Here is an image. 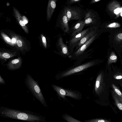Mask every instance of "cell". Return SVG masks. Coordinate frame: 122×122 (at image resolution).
Masks as SVG:
<instances>
[{
    "instance_id": "6da1fadb",
    "label": "cell",
    "mask_w": 122,
    "mask_h": 122,
    "mask_svg": "<svg viewBox=\"0 0 122 122\" xmlns=\"http://www.w3.org/2000/svg\"><path fill=\"white\" fill-rule=\"evenodd\" d=\"M1 113L6 117L29 122H38L41 120L39 116L10 108L4 109Z\"/></svg>"
},
{
    "instance_id": "7a4b0ae2",
    "label": "cell",
    "mask_w": 122,
    "mask_h": 122,
    "mask_svg": "<svg viewBox=\"0 0 122 122\" xmlns=\"http://www.w3.org/2000/svg\"><path fill=\"white\" fill-rule=\"evenodd\" d=\"M25 83L28 89L34 96L44 105L45 101L40 88L37 81L31 75L27 74L25 79Z\"/></svg>"
},
{
    "instance_id": "3957f363",
    "label": "cell",
    "mask_w": 122,
    "mask_h": 122,
    "mask_svg": "<svg viewBox=\"0 0 122 122\" xmlns=\"http://www.w3.org/2000/svg\"><path fill=\"white\" fill-rule=\"evenodd\" d=\"M67 16L68 22L73 20L84 19L85 10L76 5H66L63 8Z\"/></svg>"
},
{
    "instance_id": "277c9868",
    "label": "cell",
    "mask_w": 122,
    "mask_h": 122,
    "mask_svg": "<svg viewBox=\"0 0 122 122\" xmlns=\"http://www.w3.org/2000/svg\"><path fill=\"white\" fill-rule=\"evenodd\" d=\"M85 12L84 27L86 25L97 27L98 16L97 12L93 9L86 8L85 10Z\"/></svg>"
},
{
    "instance_id": "5b68a950",
    "label": "cell",
    "mask_w": 122,
    "mask_h": 122,
    "mask_svg": "<svg viewBox=\"0 0 122 122\" xmlns=\"http://www.w3.org/2000/svg\"><path fill=\"white\" fill-rule=\"evenodd\" d=\"M91 27L82 30L78 34L70 37L68 42V48L70 55H72L74 48L76 46L82 37L87 33Z\"/></svg>"
},
{
    "instance_id": "8992f818",
    "label": "cell",
    "mask_w": 122,
    "mask_h": 122,
    "mask_svg": "<svg viewBox=\"0 0 122 122\" xmlns=\"http://www.w3.org/2000/svg\"><path fill=\"white\" fill-rule=\"evenodd\" d=\"M57 23L58 27L60 28L64 33L69 34L70 28L69 26L68 19L63 8L59 14Z\"/></svg>"
},
{
    "instance_id": "52a82bcc",
    "label": "cell",
    "mask_w": 122,
    "mask_h": 122,
    "mask_svg": "<svg viewBox=\"0 0 122 122\" xmlns=\"http://www.w3.org/2000/svg\"><path fill=\"white\" fill-rule=\"evenodd\" d=\"M52 85L58 95L62 98L65 99V97L68 96L75 99H79V95L78 94L71 91L63 89L54 85L52 84Z\"/></svg>"
},
{
    "instance_id": "ba28073f",
    "label": "cell",
    "mask_w": 122,
    "mask_h": 122,
    "mask_svg": "<svg viewBox=\"0 0 122 122\" xmlns=\"http://www.w3.org/2000/svg\"><path fill=\"white\" fill-rule=\"evenodd\" d=\"M97 27H91L89 31L82 37L76 46L75 50L74 52L78 50L83 44L97 33Z\"/></svg>"
},
{
    "instance_id": "9c48e42d",
    "label": "cell",
    "mask_w": 122,
    "mask_h": 122,
    "mask_svg": "<svg viewBox=\"0 0 122 122\" xmlns=\"http://www.w3.org/2000/svg\"><path fill=\"white\" fill-rule=\"evenodd\" d=\"M84 19L77 20L73 23L70 29L69 34L72 37L80 32L84 27Z\"/></svg>"
},
{
    "instance_id": "30bf717a",
    "label": "cell",
    "mask_w": 122,
    "mask_h": 122,
    "mask_svg": "<svg viewBox=\"0 0 122 122\" xmlns=\"http://www.w3.org/2000/svg\"><path fill=\"white\" fill-rule=\"evenodd\" d=\"M94 64V62L92 61L86 63L64 72L62 74L61 76V77H63L81 71L92 66Z\"/></svg>"
},
{
    "instance_id": "8fae6325",
    "label": "cell",
    "mask_w": 122,
    "mask_h": 122,
    "mask_svg": "<svg viewBox=\"0 0 122 122\" xmlns=\"http://www.w3.org/2000/svg\"><path fill=\"white\" fill-rule=\"evenodd\" d=\"M97 36V33L93 37L83 44L78 50L73 54L75 56L81 55L84 53L87 48L96 39Z\"/></svg>"
},
{
    "instance_id": "7c38bea8",
    "label": "cell",
    "mask_w": 122,
    "mask_h": 122,
    "mask_svg": "<svg viewBox=\"0 0 122 122\" xmlns=\"http://www.w3.org/2000/svg\"><path fill=\"white\" fill-rule=\"evenodd\" d=\"M22 62V59L20 57L9 61L7 64V67L9 70L13 71L20 68Z\"/></svg>"
},
{
    "instance_id": "4fadbf2b",
    "label": "cell",
    "mask_w": 122,
    "mask_h": 122,
    "mask_svg": "<svg viewBox=\"0 0 122 122\" xmlns=\"http://www.w3.org/2000/svg\"><path fill=\"white\" fill-rule=\"evenodd\" d=\"M57 45L61 53L65 55H70L68 47L64 43L63 38L61 36H59L58 38Z\"/></svg>"
},
{
    "instance_id": "5bb4252c",
    "label": "cell",
    "mask_w": 122,
    "mask_h": 122,
    "mask_svg": "<svg viewBox=\"0 0 122 122\" xmlns=\"http://www.w3.org/2000/svg\"><path fill=\"white\" fill-rule=\"evenodd\" d=\"M103 86V75L102 73L100 74L96 79L95 90L96 93L100 94L102 92Z\"/></svg>"
},
{
    "instance_id": "9a60e30c",
    "label": "cell",
    "mask_w": 122,
    "mask_h": 122,
    "mask_svg": "<svg viewBox=\"0 0 122 122\" xmlns=\"http://www.w3.org/2000/svg\"><path fill=\"white\" fill-rule=\"evenodd\" d=\"M112 94L116 105L118 108L122 111V103L118 99L116 94L114 91H112Z\"/></svg>"
},
{
    "instance_id": "2e32d148",
    "label": "cell",
    "mask_w": 122,
    "mask_h": 122,
    "mask_svg": "<svg viewBox=\"0 0 122 122\" xmlns=\"http://www.w3.org/2000/svg\"><path fill=\"white\" fill-rule=\"evenodd\" d=\"M62 117L67 122H82L66 113L63 114Z\"/></svg>"
},
{
    "instance_id": "e0dca14e",
    "label": "cell",
    "mask_w": 122,
    "mask_h": 122,
    "mask_svg": "<svg viewBox=\"0 0 122 122\" xmlns=\"http://www.w3.org/2000/svg\"><path fill=\"white\" fill-rule=\"evenodd\" d=\"M117 60V56L113 52H112L110 54L108 61V64L110 65L112 63H115Z\"/></svg>"
},
{
    "instance_id": "ac0fdd59",
    "label": "cell",
    "mask_w": 122,
    "mask_h": 122,
    "mask_svg": "<svg viewBox=\"0 0 122 122\" xmlns=\"http://www.w3.org/2000/svg\"><path fill=\"white\" fill-rule=\"evenodd\" d=\"M84 122H112L109 121L102 119L96 118L87 120Z\"/></svg>"
},
{
    "instance_id": "d6986e66",
    "label": "cell",
    "mask_w": 122,
    "mask_h": 122,
    "mask_svg": "<svg viewBox=\"0 0 122 122\" xmlns=\"http://www.w3.org/2000/svg\"><path fill=\"white\" fill-rule=\"evenodd\" d=\"M112 86L113 91L118 96L122 99V92L114 84H112Z\"/></svg>"
},
{
    "instance_id": "ffe728a7",
    "label": "cell",
    "mask_w": 122,
    "mask_h": 122,
    "mask_svg": "<svg viewBox=\"0 0 122 122\" xmlns=\"http://www.w3.org/2000/svg\"><path fill=\"white\" fill-rule=\"evenodd\" d=\"M81 0H68L66 3V5H72L74 4L78 3L80 2Z\"/></svg>"
},
{
    "instance_id": "44dd1931",
    "label": "cell",
    "mask_w": 122,
    "mask_h": 122,
    "mask_svg": "<svg viewBox=\"0 0 122 122\" xmlns=\"http://www.w3.org/2000/svg\"><path fill=\"white\" fill-rule=\"evenodd\" d=\"M120 26V25L119 23L117 22H113L108 25L107 27L111 28H116L119 27Z\"/></svg>"
},
{
    "instance_id": "7402d4cb",
    "label": "cell",
    "mask_w": 122,
    "mask_h": 122,
    "mask_svg": "<svg viewBox=\"0 0 122 122\" xmlns=\"http://www.w3.org/2000/svg\"><path fill=\"white\" fill-rule=\"evenodd\" d=\"M16 44L17 46L19 47H21L22 46V42L20 40H18L17 41Z\"/></svg>"
},
{
    "instance_id": "603a6c76",
    "label": "cell",
    "mask_w": 122,
    "mask_h": 122,
    "mask_svg": "<svg viewBox=\"0 0 122 122\" xmlns=\"http://www.w3.org/2000/svg\"><path fill=\"white\" fill-rule=\"evenodd\" d=\"M0 83L1 84L4 85L5 84V82L4 80L1 77L0 75Z\"/></svg>"
},
{
    "instance_id": "cb8c5ba5",
    "label": "cell",
    "mask_w": 122,
    "mask_h": 122,
    "mask_svg": "<svg viewBox=\"0 0 122 122\" xmlns=\"http://www.w3.org/2000/svg\"><path fill=\"white\" fill-rule=\"evenodd\" d=\"M101 0H91L89 2V3L90 4H92L95 3H96L97 2Z\"/></svg>"
},
{
    "instance_id": "d4e9b609",
    "label": "cell",
    "mask_w": 122,
    "mask_h": 122,
    "mask_svg": "<svg viewBox=\"0 0 122 122\" xmlns=\"http://www.w3.org/2000/svg\"><path fill=\"white\" fill-rule=\"evenodd\" d=\"M114 78L115 79H122V75H118L117 76H114Z\"/></svg>"
},
{
    "instance_id": "484cf974",
    "label": "cell",
    "mask_w": 122,
    "mask_h": 122,
    "mask_svg": "<svg viewBox=\"0 0 122 122\" xmlns=\"http://www.w3.org/2000/svg\"><path fill=\"white\" fill-rule=\"evenodd\" d=\"M117 37L119 39L122 40V33H120L117 35Z\"/></svg>"
},
{
    "instance_id": "4316f807",
    "label": "cell",
    "mask_w": 122,
    "mask_h": 122,
    "mask_svg": "<svg viewBox=\"0 0 122 122\" xmlns=\"http://www.w3.org/2000/svg\"><path fill=\"white\" fill-rule=\"evenodd\" d=\"M19 23L20 25L22 26H24L25 25V24L24 21L22 20H20L19 21Z\"/></svg>"
},
{
    "instance_id": "83f0119b",
    "label": "cell",
    "mask_w": 122,
    "mask_h": 122,
    "mask_svg": "<svg viewBox=\"0 0 122 122\" xmlns=\"http://www.w3.org/2000/svg\"><path fill=\"white\" fill-rule=\"evenodd\" d=\"M6 39L8 41L10 42V41L11 40L8 37H6Z\"/></svg>"
},
{
    "instance_id": "f1b7e54d",
    "label": "cell",
    "mask_w": 122,
    "mask_h": 122,
    "mask_svg": "<svg viewBox=\"0 0 122 122\" xmlns=\"http://www.w3.org/2000/svg\"><path fill=\"white\" fill-rule=\"evenodd\" d=\"M42 41L44 42H45L46 41V39L45 37L43 36L42 38Z\"/></svg>"
},
{
    "instance_id": "f546056e",
    "label": "cell",
    "mask_w": 122,
    "mask_h": 122,
    "mask_svg": "<svg viewBox=\"0 0 122 122\" xmlns=\"http://www.w3.org/2000/svg\"><path fill=\"white\" fill-rule=\"evenodd\" d=\"M16 41V39L15 38H13L12 39V42L13 43H15V42Z\"/></svg>"
},
{
    "instance_id": "4dcf8cb0",
    "label": "cell",
    "mask_w": 122,
    "mask_h": 122,
    "mask_svg": "<svg viewBox=\"0 0 122 122\" xmlns=\"http://www.w3.org/2000/svg\"><path fill=\"white\" fill-rule=\"evenodd\" d=\"M25 24L26 23H28V22L27 20H25L24 21Z\"/></svg>"
},
{
    "instance_id": "1f68e13d",
    "label": "cell",
    "mask_w": 122,
    "mask_h": 122,
    "mask_svg": "<svg viewBox=\"0 0 122 122\" xmlns=\"http://www.w3.org/2000/svg\"><path fill=\"white\" fill-rule=\"evenodd\" d=\"M120 85L121 87H122V83H121L120 84Z\"/></svg>"
},
{
    "instance_id": "d6a6232c",
    "label": "cell",
    "mask_w": 122,
    "mask_h": 122,
    "mask_svg": "<svg viewBox=\"0 0 122 122\" xmlns=\"http://www.w3.org/2000/svg\"><path fill=\"white\" fill-rule=\"evenodd\" d=\"M121 15L122 16V13H121Z\"/></svg>"
},
{
    "instance_id": "836d02e7",
    "label": "cell",
    "mask_w": 122,
    "mask_h": 122,
    "mask_svg": "<svg viewBox=\"0 0 122 122\" xmlns=\"http://www.w3.org/2000/svg\"></svg>"
}]
</instances>
